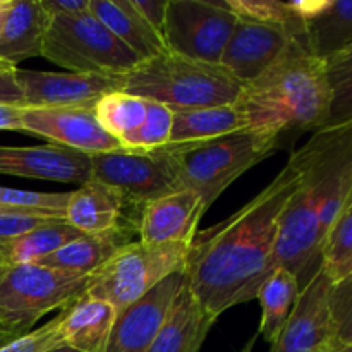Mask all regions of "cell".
<instances>
[{
	"label": "cell",
	"mask_w": 352,
	"mask_h": 352,
	"mask_svg": "<svg viewBox=\"0 0 352 352\" xmlns=\"http://www.w3.org/2000/svg\"><path fill=\"white\" fill-rule=\"evenodd\" d=\"M298 184L299 170L289 160L251 201L195 236L186 256V282L213 320L256 299L274 272L280 217Z\"/></svg>",
	"instance_id": "6da1fadb"
},
{
	"label": "cell",
	"mask_w": 352,
	"mask_h": 352,
	"mask_svg": "<svg viewBox=\"0 0 352 352\" xmlns=\"http://www.w3.org/2000/svg\"><path fill=\"white\" fill-rule=\"evenodd\" d=\"M289 160L299 184L280 217L274 267L294 274L302 291L322 270L327 237L352 203V122L315 131Z\"/></svg>",
	"instance_id": "7a4b0ae2"
},
{
	"label": "cell",
	"mask_w": 352,
	"mask_h": 352,
	"mask_svg": "<svg viewBox=\"0 0 352 352\" xmlns=\"http://www.w3.org/2000/svg\"><path fill=\"white\" fill-rule=\"evenodd\" d=\"M237 103L248 127L274 134L284 148L302 133L325 127L330 109L327 64L302 38H294L267 72L244 86Z\"/></svg>",
	"instance_id": "3957f363"
},
{
	"label": "cell",
	"mask_w": 352,
	"mask_h": 352,
	"mask_svg": "<svg viewBox=\"0 0 352 352\" xmlns=\"http://www.w3.org/2000/svg\"><path fill=\"white\" fill-rule=\"evenodd\" d=\"M280 148L274 134L246 127L215 140L165 144L151 151L167 162L177 189L196 192L206 212L244 172Z\"/></svg>",
	"instance_id": "277c9868"
},
{
	"label": "cell",
	"mask_w": 352,
	"mask_h": 352,
	"mask_svg": "<svg viewBox=\"0 0 352 352\" xmlns=\"http://www.w3.org/2000/svg\"><path fill=\"white\" fill-rule=\"evenodd\" d=\"M243 89L244 85L220 64L192 60L168 50L141 60L120 76V91L162 103L174 112L234 105Z\"/></svg>",
	"instance_id": "5b68a950"
},
{
	"label": "cell",
	"mask_w": 352,
	"mask_h": 352,
	"mask_svg": "<svg viewBox=\"0 0 352 352\" xmlns=\"http://www.w3.org/2000/svg\"><path fill=\"white\" fill-rule=\"evenodd\" d=\"M91 275L55 270L38 263L3 265L0 270V332L17 339L38 320L64 309L88 291Z\"/></svg>",
	"instance_id": "8992f818"
},
{
	"label": "cell",
	"mask_w": 352,
	"mask_h": 352,
	"mask_svg": "<svg viewBox=\"0 0 352 352\" xmlns=\"http://www.w3.org/2000/svg\"><path fill=\"white\" fill-rule=\"evenodd\" d=\"M191 244H148L140 239L117 251L91 275L86 294L107 301L117 313L146 296L162 280L184 270Z\"/></svg>",
	"instance_id": "52a82bcc"
},
{
	"label": "cell",
	"mask_w": 352,
	"mask_h": 352,
	"mask_svg": "<svg viewBox=\"0 0 352 352\" xmlns=\"http://www.w3.org/2000/svg\"><path fill=\"white\" fill-rule=\"evenodd\" d=\"M43 57L69 72L122 76L140 58L91 12L50 17Z\"/></svg>",
	"instance_id": "ba28073f"
},
{
	"label": "cell",
	"mask_w": 352,
	"mask_h": 352,
	"mask_svg": "<svg viewBox=\"0 0 352 352\" xmlns=\"http://www.w3.org/2000/svg\"><path fill=\"white\" fill-rule=\"evenodd\" d=\"M237 21L226 0H168L162 36L168 52L220 64Z\"/></svg>",
	"instance_id": "9c48e42d"
},
{
	"label": "cell",
	"mask_w": 352,
	"mask_h": 352,
	"mask_svg": "<svg viewBox=\"0 0 352 352\" xmlns=\"http://www.w3.org/2000/svg\"><path fill=\"white\" fill-rule=\"evenodd\" d=\"M89 157L91 179L117 189L136 208L179 191L167 162L155 151L122 148Z\"/></svg>",
	"instance_id": "30bf717a"
},
{
	"label": "cell",
	"mask_w": 352,
	"mask_h": 352,
	"mask_svg": "<svg viewBox=\"0 0 352 352\" xmlns=\"http://www.w3.org/2000/svg\"><path fill=\"white\" fill-rule=\"evenodd\" d=\"M332 285V278L322 267L299 292L294 309L270 352H332L336 346L330 311Z\"/></svg>",
	"instance_id": "8fae6325"
},
{
	"label": "cell",
	"mask_w": 352,
	"mask_h": 352,
	"mask_svg": "<svg viewBox=\"0 0 352 352\" xmlns=\"http://www.w3.org/2000/svg\"><path fill=\"white\" fill-rule=\"evenodd\" d=\"M17 81L23 88V109H93L102 96L120 91V76L17 69Z\"/></svg>",
	"instance_id": "7c38bea8"
},
{
	"label": "cell",
	"mask_w": 352,
	"mask_h": 352,
	"mask_svg": "<svg viewBox=\"0 0 352 352\" xmlns=\"http://www.w3.org/2000/svg\"><path fill=\"white\" fill-rule=\"evenodd\" d=\"M23 133L45 138L52 144L71 148L86 155L122 150L119 140L107 133L96 120L93 109H23Z\"/></svg>",
	"instance_id": "4fadbf2b"
},
{
	"label": "cell",
	"mask_w": 352,
	"mask_h": 352,
	"mask_svg": "<svg viewBox=\"0 0 352 352\" xmlns=\"http://www.w3.org/2000/svg\"><path fill=\"white\" fill-rule=\"evenodd\" d=\"M294 38L301 36L285 24L239 17L220 65L248 86L272 67Z\"/></svg>",
	"instance_id": "5bb4252c"
},
{
	"label": "cell",
	"mask_w": 352,
	"mask_h": 352,
	"mask_svg": "<svg viewBox=\"0 0 352 352\" xmlns=\"http://www.w3.org/2000/svg\"><path fill=\"white\" fill-rule=\"evenodd\" d=\"M184 284V270L175 272L146 296L117 313L105 352H146L150 349Z\"/></svg>",
	"instance_id": "9a60e30c"
},
{
	"label": "cell",
	"mask_w": 352,
	"mask_h": 352,
	"mask_svg": "<svg viewBox=\"0 0 352 352\" xmlns=\"http://www.w3.org/2000/svg\"><path fill=\"white\" fill-rule=\"evenodd\" d=\"M0 175L81 186L91 179V157L52 143L0 146Z\"/></svg>",
	"instance_id": "2e32d148"
},
{
	"label": "cell",
	"mask_w": 352,
	"mask_h": 352,
	"mask_svg": "<svg viewBox=\"0 0 352 352\" xmlns=\"http://www.w3.org/2000/svg\"><path fill=\"white\" fill-rule=\"evenodd\" d=\"M141 208H136L117 189L89 179L69 192L65 222L81 234H102L122 226L140 223Z\"/></svg>",
	"instance_id": "e0dca14e"
},
{
	"label": "cell",
	"mask_w": 352,
	"mask_h": 352,
	"mask_svg": "<svg viewBox=\"0 0 352 352\" xmlns=\"http://www.w3.org/2000/svg\"><path fill=\"white\" fill-rule=\"evenodd\" d=\"M205 213L201 198L196 192L179 189L143 206L138 236L141 243L148 244H191Z\"/></svg>",
	"instance_id": "ac0fdd59"
},
{
	"label": "cell",
	"mask_w": 352,
	"mask_h": 352,
	"mask_svg": "<svg viewBox=\"0 0 352 352\" xmlns=\"http://www.w3.org/2000/svg\"><path fill=\"white\" fill-rule=\"evenodd\" d=\"M55 318L64 346L78 352H105L117 311L107 301L82 294Z\"/></svg>",
	"instance_id": "d6986e66"
},
{
	"label": "cell",
	"mask_w": 352,
	"mask_h": 352,
	"mask_svg": "<svg viewBox=\"0 0 352 352\" xmlns=\"http://www.w3.org/2000/svg\"><path fill=\"white\" fill-rule=\"evenodd\" d=\"M215 322L203 309L186 282L146 352H199Z\"/></svg>",
	"instance_id": "ffe728a7"
},
{
	"label": "cell",
	"mask_w": 352,
	"mask_h": 352,
	"mask_svg": "<svg viewBox=\"0 0 352 352\" xmlns=\"http://www.w3.org/2000/svg\"><path fill=\"white\" fill-rule=\"evenodd\" d=\"M134 234H138L136 226H122L102 234H81L60 250L38 261V265L72 274L93 275L117 251L134 243Z\"/></svg>",
	"instance_id": "44dd1931"
},
{
	"label": "cell",
	"mask_w": 352,
	"mask_h": 352,
	"mask_svg": "<svg viewBox=\"0 0 352 352\" xmlns=\"http://www.w3.org/2000/svg\"><path fill=\"white\" fill-rule=\"evenodd\" d=\"M89 12L140 60H148L167 50L160 31L134 9L131 0H91Z\"/></svg>",
	"instance_id": "7402d4cb"
},
{
	"label": "cell",
	"mask_w": 352,
	"mask_h": 352,
	"mask_svg": "<svg viewBox=\"0 0 352 352\" xmlns=\"http://www.w3.org/2000/svg\"><path fill=\"white\" fill-rule=\"evenodd\" d=\"M50 16L40 0H12L0 34V60L16 65L28 58L43 57V43Z\"/></svg>",
	"instance_id": "603a6c76"
},
{
	"label": "cell",
	"mask_w": 352,
	"mask_h": 352,
	"mask_svg": "<svg viewBox=\"0 0 352 352\" xmlns=\"http://www.w3.org/2000/svg\"><path fill=\"white\" fill-rule=\"evenodd\" d=\"M305 43L323 62L352 48V0H316L305 19Z\"/></svg>",
	"instance_id": "cb8c5ba5"
},
{
	"label": "cell",
	"mask_w": 352,
	"mask_h": 352,
	"mask_svg": "<svg viewBox=\"0 0 352 352\" xmlns=\"http://www.w3.org/2000/svg\"><path fill=\"white\" fill-rule=\"evenodd\" d=\"M248 120L239 103L208 109L177 110L174 112L170 143H198L215 140L236 131L246 129Z\"/></svg>",
	"instance_id": "d4e9b609"
},
{
	"label": "cell",
	"mask_w": 352,
	"mask_h": 352,
	"mask_svg": "<svg viewBox=\"0 0 352 352\" xmlns=\"http://www.w3.org/2000/svg\"><path fill=\"white\" fill-rule=\"evenodd\" d=\"M299 282L287 268L277 267L263 282L256 299L261 305L260 333L268 344H274L287 323L299 298Z\"/></svg>",
	"instance_id": "484cf974"
},
{
	"label": "cell",
	"mask_w": 352,
	"mask_h": 352,
	"mask_svg": "<svg viewBox=\"0 0 352 352\" xmlns=\"http://www.w3.org/2000/svg\"><path fill=\"white\" fill-rule=\"evenodd\" d=\"M79 236L81 232L65 220H50L9 243L3 251L2 265L38 263Z\"/></svg>",
	"instance_id": "4316f807"
},
{
	"label": "cell",
	"mask_w": 352,
	"mask_h": 352,
	"mask_svg": "<svg viewBox=\"0 0 352 352\" xmlns=\"http://www.w3.org/2000/svg\"><path fill=\"white\" fill-rule=\"evenodd\" d=\"M146 109L148 100L124 91H113L102 96L93 107V112L100 126L122 143L143 124Z\"/></svg>",
	"instance_id": "83f0119b"
},
{
	"label": "cell",
	"mask_w": 352,
	"mask_h": 352,
	"mask_svg": "<svg viewBox=\"0 0 352 352\" xmlns=\"http://www.w3.org/2000/svg\"><path fill=\"white\" fill-rule=\"evenodd\" d=\"M325 64L330 82V109L325 127L352 122V48Z\"/></svg>",
	"instance_id": "f1b7e54d"
},
{
	"label": "cell",
	"mask_w": 352,
	"mask_h": 352,
	"mask_svg": "<svg viewBox=\"0 0 352 352\" xmlns=\"http://www.w3.org/2000/svg\"><path fill=\"white\" fill-rule=\"evenodd\" d=\"M322 267L332 282L344 280L352 275V203L327 237Z\"/></svg>",
	"instance_id": "f546056e"
},
{
	"label": "cell",
	"mask_w": 352,
	"mask_h": 352,
	"mask_svg": "<svg viewBox=\"0 0 352 352\" xmlns=\"http://www.w3.org/2000/svg\"><path fill=\"white\" fill-rule=\"evenodd\" d=\"M174 110L157 102H148L146 117L133 134L122 141V148L136 151H151L170 143Z\"/></svg>",
	"instance_id": "4dcf8cb0"
},
{
	"label": "cell",
	"mask_w": 352,
	"mask_h": 352,
	"mask_svg": "<svg viewBox=\"0 0 352 352\" xmlns=\"http://www.w3.org/2000/svg\"><path fill=\"white\" fill-rule=\"evenodd\" d=\"M69 192H40L24 191L0 186V206L31 215L50 217V219H65Z\"/></svg>",
	"instance_id": "1f68e13d"
},
{
	"label": "cell",
	"mask_w": 352,
	"mask_h": 352,
	"mask_svg": "<svg viewBox=\"0 0 352 352\" xmlns=\"http://www.w3.org/2000/svg\"><path fill=\"white\" fill-rule=\"evenodd\" d=\"M330 311L336 330V346L352 344V275L333 282L330 291Z\"/></svg>",
	"instance_id": "d6a6232c"
},
{
	"label": "cell",
	"mask_w": 352,
	"mask_h": 352,
	"mask_svg": "<svg viewBox=\"0 0 352 352\" xmlns=\"http://www.w3.org/2000/svg\"><path fill=\"white\" fill-rule=\"evenodd\" d=\"M58 346H64V344L58 336L57 318H54L41 325L40 329L31 330L10 342L2 344L0 352H47Z\"/></svg>",
	"instance_id": "836d02e7"
},
{
	"label": "cell",
	"mask_w": 352,
	"mask_h": 352,
	"mask_svg": "<svg viewBox=\"0 0 352 352\" xmlns=\"http://www.w3.org/2000/svg\"><path fill=\"white\" fill-rule=\"evenodd\" d=\"M50 217H40V215H3L0 217V263H2V256L6 248L14 239L21 237L23 234L30 232V230L36 229L38 226L50 222Z\"/></svg>",
	"instance_id": "e575fe53"
},
{
	"label": "cell",
	"mask_w": 352,
	"mask_h": 352,
	"mask_svg": "<svg viewBox=\"0 0 352 352\" xmlns=\"http://www.w3.org/2000/svg\"><path fill=\"white\" fill-rule=\"evenodd\" d=\"M0 105H24L23 88L17 81V67H0Z\"/></svg>",
	"instance_id": "d590c367"
},
{
	"label": "cell",
	"mask_w": 352,
	"mask_h": 352,
	"mask_svg": "<svg viewBox=\"0 0 352 352\" xmlns=\"http://www.w3.org/2000/svg\"><path fill=\"white\" fill-rule=\"evenodd\" d=\"M134 9L151 24L157 31L164 30L165 16H167L168 0H131Z\"/></svg>",
	"instance_id": "8d00e7d4"
},
{
	"label": "cell",
	"mask_w": 352,
	"mask_h": 352,
	"mask_svg": "<svg viewBox=\"0 0 352 352\" xmlns=\"http://www.w3.org/2000/svg\"><path fill=\"white\" fill-rule=\"evenodd\" d=\"M40 2L45 12L50 17H55L89 12V2L91 0H40Z\"/></svg>",
	"instance_id": "74e56055"
},
{
	"label": "cell",
	"mask_w": 352,
	"mask_h": 352,
	"mask_svg": "<svg viewBox=\"0 0 352 352\" xmlns=\"http://www.w3.org/2000/svg\"><path fill=\"white\" fill-rule=\"evenodd\" d=\"M21 113H23V107L0 105V131H19V133H23Z\"/></svg>",
	"instance_id": "f35d334b"
},
{
	"label": "cell",
	"mask_w": 352,
	"mask_h": 352,
	"mask_svg": "<svg viewBox=\"0 0 352 352\" xmlns=\"http://www.w3.org/2000/svg\"><path fill=\"white\" fill-rule=\"evenodd\" d=\"M10 7H12V0H0V34L3 31V24H6Z\"/></svg>",
	"instance_id": "ab89813d"
},
{
	"label": "cell",
	"mask_w": 352,
	"mask_h": 352,
	"mask_svg": "<svg viewBox=\"0 0 352 352\" xmlns=\"http://www.w3.org/2000/svg\"><path fill=\"white\" fill-rule=\"evenodd\" d=\"M258 336H260V333H258V332L254 333V336L251 337V339L248 340L246 344H244V347H243V349H241L239 352H251V351H253V347H254V342H256V340H258Z\"/></svg>",
	"instance_id": "60d3db41"
},
{
	"label": "cell",
	"mask_w": 352,
	"mask_h": 352,
	"mask_svg": "<svg viewBox=\"0 0 352 352\" xmlns=\"http://www.w3.org/2000/svg\"><path fill=\"white\" fill-rule=\"evenodd\" d=\"M3 215H31V213L17 212V210H9V208H2V206H0V217H3Z\"/></svg>",
	"instance_id": "b9f144b4"
},
{
	"label": "cell",
	"mask_w": 352,
	"mask_h": 352,
	"mask_svg": "<svg viewBox=\"0 0 352 352\" xmlns=\"http://www.w3.org/2000/svg\"><path fill=\"white\" fill-rule=\"evenodd\" d=\"M332 352H352V344H342V346H336Z\"/></svg>",
	"instance_id": "7bdbcfd3"
},
{
	"label": "cell",
	"mask_w": 352,
	"mask_h": 352,
	"mask_svg": "<svg viewBox=\"0 0 352 352\" xmlns=\"http://www.w3.org/2000/svg\"><path fill=\"white\" fill-rule=\"evenodd\" d=\"M47 352H78V351L71 349V347H67V346H58V347H55V349H50Z\"/></svg>",
	"instance_id": "ee69618b"
},
{
	"label": "cell",
	"mask_w": 352,
	"mask_h": 352,
	"mask_svg": "<svg viewBox=\"0 0 352 352\" xmlns=\"http://www.w3.org/2000/svg\"><path fill=\"white\" fill-rule=\"evenodd\" d=\"M10 340H14V339H9V337H7V336H3V333L0 332V346H2V344H7V342H10Z\"/></svg>",
	"instance_id": "f6af8a7d"
},
{
	"label": "cell",
	"mask_w": 352,
	"mask_h": 352,
	"mask_svg": "<svg viewBox=\"0 0 352 352\" xmlns=\"http://www.w3.org/2000/svg\"><path fill=\"white\" fill-rule=\"evenodd\" d=\"M0 67H16V65H10V64H7V62L0 60Z\"/></svg>",
	"instance_id": "bcb514c9"
},
{
	"label": "cell",
	"mask_w": 352,
	"mask_h": 352,
	"mask_svg": "<svg viewBox=\"0 0 352 352\" xmlns=\"http://www.w3.org/2000/svg\"><path fill=\"white\" fill-rule=\"evenodd\" d=\"M2 267H3V265H2V263H0V270H2Z\"/></svg>",
	"instance_id": "7dc6e473"
}]
</instances>
